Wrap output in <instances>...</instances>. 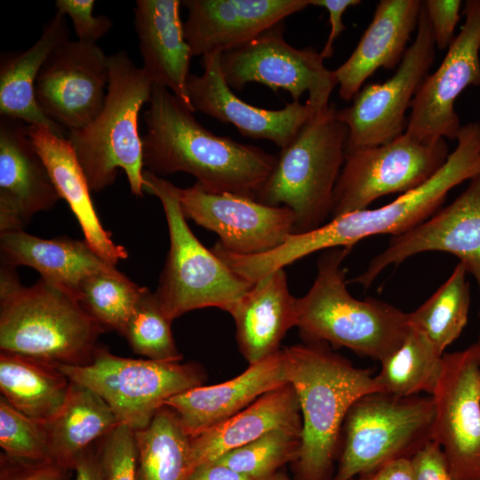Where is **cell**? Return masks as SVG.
Segmentation results:
<instances>
[{
  "instance_id": "obj_1",
  "label": "cell",
  "mask_w": 480,
  "mask_h": 480,
  "mask_svg": "<svg viewBox=\"0 0 480 480\" xmlns=\"http://www.w3.org/2000/svg\"><path fill=\"white\" fill-rule=\"evenodd\" d=\"M193 113L168 89L153 85L143 114L146 133L141 140L146 170L162 178L187 172L207 192L255 199L277 156L212 133Z\"/></svg>"
},
{
  "instance_id": "obj_2",
  "label": "cell",
  "mask_w": 480,
  "mask_h": 480,
  "mask_svg": "<svg viewBox=\"0 0 480 480\" xmlns=\"http://www.w3.org/2000/svg\"><path fill=\"white\" fill-rule=\"evenodd\" d=\"M281 350L302 419L300 452L292 463L296 480H332L349 408L380 388L372 371L354 366L328 343L304 342Z\"/></svg>"
},
{
  "instance_id": "obj_3",
  "label": "cell",
  "mask_w": 480,
  "mask_h": 480,
  "mask_svg": "<svg viewBox=\"0 0 480 480\" xmlns=\"http://www.w3.org/2000/svg\"><path fill=\"white\" fill-rule=\"evenodd\" d=\"M0 349L52 364L84 365L105 329L68 290L42 277L23 286L1 262Z\"/></svg>"
},
{
  "instance_id": "obj_4",
  "label": "cell",
  "mask_w": 480,
  "mask_h": 480,
  "mask_svg": "<svg viewBox=\"0 0 480 480\" xmlns=\"http://www.w3.org/2000/svg\"><path fill=\"white\" fill-rule=\"evenodd\" d=\"M352 248L326 250L316 279L297 298V324L304 342H325L380 362L405 340L408 313L379 300L354 298L347 289L343 261Z\"/></svg>"
},
{
  "instance_id": "obj_5",
  "label": "cell",
  "mask_w": 480,
  "mask_h": 480,
  "mask_svg": "<svg viewBox=\"0 0 480 480\" xmlns=\"http://www.w3.org/2000/svg\"><path fill=\"white\" fill-rule=\"evenodd\" d=\"M109 77L104 105L88 125L70 131L68 139L91 191L112 185L122 169L131 192L144 196L142 140L139 115L151 97L153 84L125 51L108 56Z\"/></svg>"
},
{
  "instance_id": "obj_6",
  "label": "cell",
  "mask_w": 480,
  "mask_h": 480,
  "mask_svg": "<svg viewBox=\"0 0 480 480\" xmlns=\"http://www.w3.org/2000/svg\"><path fill=\"white\" fill-rule=\"evenodd\" d=\"M334 103L316 112L277 156L255 200L287 206L295 215L292 233H305L331 218L332 195L346 157L348 128Z\"/></svg>"
},
{
  "instance_id": "obj_7",
  "label": "cell",
  "mask_w": 480,
  "mask_h": 480,
  "mask_svg": "<svg viewBox=\"0 0 480 480\" xmlns=\"http://www.w3.org/2000/svg\"><path fill=\"white\" fill-rule=\"evenodd\" d=\"M144 190L164 208L170 249L155 295L172 322L183 314L208 307L231 314L253 284L230 269L193 234L183 215L175 187L145 170Z\"/></svg>"
},
{
  "instance_id": "obj_8",
  "label": "cell",
  "mask_w": 480,
  "mask_h": 480,
  "mask_svg": "<svg viewBox=\"0 0 480 480\" xmlns=\"http://www.w3.org/2000/svg\"><path fill=\"white\" fill-rule=\"evenodd\" d=\"M456 148L443 167L420 187L400 195L389 204L331 219L300 236L307 254L336 247H348L377 235L405 233L427 220L447 194L467 180L480 175V123L461 126Z\"/></svg>"
},
{
  "instance_id": "obj_9",
  "label": "cell",
  "mask_w": 480,
  "mask_h": 480,
  "mask_svg": "<svg viewBox=\"0 0 480 480\" xmlns=\"http://www.w3.org/2000/svg\"><path fill=\"white\" fill-rule=\"evenodd\" d=\"M434 417L431 396H362L345 417L332 480H350L390 460L412 459L431 440Z\"/></svg>"
},
{
  "instance_id": "obj_10",
  "label": "cell",
  "mask_w": 480,
  "mask_h": 480,
  "mask_svg": "<svg viewBox=\"0 0 480 480\" xmlns=\"http://www.w3.org/2000/svg\"><path fill=\"white\" fill-rule=\"evenodd\" d=\"M54 365L71 381L98 394L119 423L134 432L147 428L167 399L207 379L196 363L126 358L101 348L87 364Z\"/></svg>"
},
{
  "instance_id": "obj_11",
  "label": "cell",
  "mask_w": 480,
  "mask_h": 480,
  "mask_svg": "<svg viewBox=\"0 0 480 480\" xmlns=\"http://www.w3.org/2000/svg\"><path fill=\"white\" fill-rule=\"evenodd\" d=\"M449 155L444 139L425 143L405 132L388 143L346 153L331 219L367 209L383 196L415 189L443 167Z\"/></svg>"
},
{
  "instance_id": "obj_12",
  "label": "cell",
  "mask_w": 480,
  "mask_h": 480,
  "mask_svg": "<svg viewBox=\"0 0 480 480\" xmlns=\"http://www.w3.org/2000/svg\"><path fill=\"white\" fill-rule=\"evenodd\" d=\"M435 47L421 4L415 39L395 74L383 83L366 84L350 106L337 109V118L348 128L346 153L388 143L405 132V112L434 63Z\"/></svg>"
},
{
  "instance_id": "obj_13",
  "label": "cell",
  "mask_w": 480,
  "mask_h": 480,
  "mask_svg": "<svg viewBox=\"0 0 480 480\" xmlns=\"http://www.w3.org/2000/svg\"><path fill=\"white\" fill-rule=\"evenodd\" d=\"M220 69L231 89L241 91L260 83L274 92H290L293 101L308 93L307 102L318 112L329 107L338 84L334 70L326 68L315 49H297L284 38V21L249 43L220 54Z\"/></svg>"
},
{
  "instance_id": "obj_14",
  "label": "cell",
  "mask_w": 480,
  "mask_h": 480,
  "mask_svg": "<svg viewBox=\"0 0 480 480\" xmlns=\"http://www.w3.org/2000/svg\"><path fill=\"white\" fill-rule=\"evenodd\" d=\"M431 440L443 449L456 480H480V351L476 342L445 353L430 395Z\"/></svg>"
},
{
  "instance_id": "obj_15",
  "label": "cell",
  "mask_w": 480,
  "mask_h": 480,
  "mask_svg": "<svg viewBox=\"0 0 480 480\" xmlns=\"http://www.w3.org/2000/svg\"><path fill=\"white\" fill-rule=\"evenodd\" d=\"M465 22L441 65L428 74L411 104L405 133L425 143L454 140L461 125L454 103L469 85H480V0L465 3Z\"/></svg>"
},
{
  "instance_id": "obj_16",
  "label": "cell",
  "mask_w": 480,
  "mask_h": 480,
  "mask_svg": "<svg viewBox=\"0 0 480 480\" xmlns=\"http://www.w3.org/2000/svg\"><path fill=\"white\" fill-rule=\"evenodd\" d=\"M108 77V56L97 44L67 40L39 71L35 84L37 105L66 131L84 128L104 105Z\"/></svg>"
},
{
  "instance_id": "obj_17",
  "label": "cell",
  "mask_w": 480,
  "mask_h": 480,
  "mask_svg": "<svg viewBox=\"0 0 480 480\" xmlns=\"http://www.w3.org/2000/svg\"><path fill=\"white\" fill-rule=\"evenodd\" d=\"M186 219L214 232L228 252L254 255L279 246L293 232L295 215L287 206H269L230 193H211L196 183L175 187Z\"/></svg>"
},
{
  "instance_id": "obj_18",
  "label": "cell",
  "mask_w": 480,
  "mask_h": 480,
  "mask_svg": "<svg viewBox=\"0 0 480 480\" xmlns=\"http://www.w3.org/2000/svg\"><path fill=\"white\" fill-rule=\"evenodd\" d=\"M430 251L458 257L476 279L480 294V175L471 179L468 187L449 205L415 228L392 236L388 247L353 282L368 288L389 265Z\"/></svg>"
},
{
  "instance_id": "obj_19",
  "label": "cell",
  "mask_w": 480,
  "mask_h": 480,
  "mask_svg": "<svg viewBox=\"0 0 480 480\" xmlns=\"http://www.w3.org/2000/svg\"><path fill=\"white\" fill-rule=\"evenodd\" d=\"M220 54L213 52L202 56L204 72L188 76L187 91L195 110L233 124L244 136L270 140L281 149L287 147L317 111L307 101H292L272 110L242 100L223 77Z\"/></svg>"
},
{
  "instance_id": "obj_20",
  "label": "cell",
  "mask_w": 480,
  "mask_h": 480,
  "mask_svg": "<svg viewBox=\"0 0 480 480\" xmlns=\"http://www.w3.org/2000/svg\"><path fill=\"white\" fill-rule=\"evenodd\" d=\"M184 36L192 56L238 48L300 12L310 0H184Z\"/></svg>"
},
{
  "instance_id": "obj_21",
  "label": "cell",
  "mask_w": 480,
  "mask_h": 480,
  "mask_svg": "<svg viewBox=\"0 0 480 480\" xmlns=\"http://www.w3.org/2000/svg\"><path fill=\"white\" fill-rule=\"evenodd\" d=\"M61 199L27 124L0 118V233L23 230L33 216Z\"/></svg>"
},
{
  "instance_id": "obj_22",
  "label": "cell",
  "mask_w": 480,
  "mask_h": 480,
  "mask_svg": "<svg viewBox=\"0 0 480 480\" xmlns=\"http://www.w3.org/2000/svg\"><path fill=\"white\" fill-rule=\"evenodd\" d=\"M282 350L252 364L236 377L215 385L197 386L167 399L193 437L229 419L268 391L286 383Z\"/></svg>"
},
{
  "instance_id": "obj_23",
  "label": "cell",
  "mask_w": 480,
  "mask_h": 480,
  "mask_svg": "<svg viewBox=\"0 0 480 480\" xmlns=\"http://www.w3.org/2000/svg\"><path fill=\"white\" fill-rule=\"evenodd\" d=\"M180 6V0H138L134 27L146 76L153 85L168 89L196 112L187 91L193 56L185 39Z\"/></svg>"
},
{
  "instance_id": "obj_24",
  "label": "cell",
  "mask_w": 480,
  "mask_h": 480,
  "mask_svg": "<svg viewBox=\"0 0 480 480\" xmlns=\"http://www.w3.org/2000/svg\"><path fill=\"white\" fill-rule=\"evenodd\" d=\"M422 1L380 0L372 22L349 58L334 70L339 95L350 100L367 78L380 68L399 66L418 26Z\"/></svg>"
},
{
  "instance_id": "obj_25",
  "label": "cell",
  "mask_w": 480,
  "mask_h": 480,
  "mask_svg": "<svg viewBox=\"0 0 480 480\" xmlns=\"http://www.w3.org/2000/svg\"><path fill=\"white\" fill-rule=\"evenodd\" d=\"M28 136L42 157L60 196L79 222L84 240L106 262L116 264L128 257L104 229L91 198V188L68 139L44 125L27 124Z\"/></svg>"
},
{
  "instance_id": "obj_26",
  "label": "cell",
  "mask_w": 480,
  "mask_h": 480,
  "mask_svg": "<svg viewBox=\"0 0 480 480\" xmlns=\"http://www.w3.org/2000/svg\"><path fill=\"white\" fill-rule=\"evenodd\" d=\"M238 348L249 364L278 352L286 332L297 324V298L284 268L255 282L230 314Z\"/></svg>"
},
{
  "instance_id": "obj_27",
  "label": "cell",
  "mask_w": 480,
  "mask_h": 480,
  "mask_svg": "<svg viewBox=\"0 0 480 480\" xmlns=\"http://www.w3.org/2000/svg\"><path fill=\"white\" fill-rule=\"evenodd\" d=\"M280 428L302 431L298 396L289 382L263 394L229 419L190 437L193 467L216 460L228 452Z\"/></svg>"
},
{
  "instance_id": "obj_28",
  "label": "cell",
  "mask_w": 480,
  "mask_h": 480,
  "mask_svg": "<svg viewBox=\"0 0 480 480\" xmlns=\"http://www.w3.org/2000/svg\"><path fill=\"white\" fill-rule=\"evenodd\" d=\"M2 262L24 265L41 277L76 296L81 283L91 275L113 267L84 240L69 237L44 239L23 230L0 233ZM116 267V266H115Z\"/></svg>"
},
{
  "instance_id": "obj_29",
  "label": "cell",
  "mask_w": 480,
  "mask_h": 480,
  "mask_svg": "<svg viewBox=\"0 0 480 480\" xmlns=\"http://www.w3.org/2000/svg\"><path fill=\"white\" fill-rule=\"evenodd\" d=\"M66 16L56 12L44 25L42 34L28 50L5 56L0 64V114L27 124L44 125L63 136L64 128L50 120L40 109L35 84L44 63L60 44L69 40Z\"/></svg>"
},
{
  "instance_id": "obj_30",
  "label": "cell",
  "mask_w": 480,
  "mask_h": 480,
  "mask_svg": "<svg viewBox=\"0 0 480 480\" xmlns=\"http://www.w3.org/2000/svg\"><path fill=\"white\" fill-rule=\"evenodd\" d=\"M119 424L111 408L98 394L71 381L62 408L44 425L52 460L74 470L83 454Z\"/></svg>"
},
{
  "instance_id": "obj_31",
  "label": "cell",
  "mask_w": 480,
  "mask_h": 480,
  "mask_svg": "<svg viewBox=\"0 0 480 480\" xmlns=\"http://www.w3.org/2000/svg\"><path fill=\"white\" fill-rule=\"evenodd\" d=\"M71 380L54 364L1 351L0 390L15 409L46 425L66 402Z\"/></svg>"
},
{
  "instance_id": "obj_32",
  "label": "cell",
  "mask_w": 480,
  "mask_h": 480,
  "mask_svg": "<svg viewBox=\"0 0 480 480\" xmlns=\"http://www.w3.org/2000/svg\"><path fill=\"white\" fill-rule=\"evenodd\" d=\"M134 434L137 480H189L190 436L170 407L163 405L148 426Z\"/></svg>"
},
{
  "instance_id": "obj_33",
  "label": "cell",
  "mask_w": 480,
  "mask_h": 480,
  "mask_svg": "<svg viewBox=\"0 0 480 480\" xmlns=\"http://www.w3.org/2000/svg\"><path fill=\"white\" fill-rule=\"evenodd\" d=\"M444 354L424 333L410 327L403 344L380 362V371L374 376L380 391L396 396L431 395Z\"/></svg>"
},
{
  "instance_id": "obj_34",
  "label": "cell",
  "mask_w": 480,
  "mask_h": 480,
  "mask_svg": "<svg viewBox=\"0 0 480 480\" xmlns=\"http://www.w3.org/2000/svg\"><path fill=\"white\" fill-rule=\"evenodd\" d=\"M467 273L460 262L422 305L408 313L409 326L424 333L443 352L459 338L468 323L470 289Z\"/></svg>"
},
{
  "instance_id": "obj_35",
  "label": "cell",
  "mask_w": 480,
  "mask_h": 480,
  "mask_svg": "<svg viewBox=\"0 0 480 480\" xmlns=\"http://www.w3.org/2000/svg\"><path fill=\"white\" fill-rule=\"evenodd\" d=\"M142 291L113 266L84 279L76 297L104 329L123 335Z\"/></svg>"
},
{
  "instance_id": "obj_36",
  "label": "cell",
  "mask_w": 480,
  "mask_h": 480,
  "mask_svg": "<svg viewBox=\"0 0 480 480\" xmlns=\"http://www.w3.org/2000/svg\"><path fill=\"white\" fill-rule=\"evenodd\" d=\"M300 447V432L280 428L231 450L213 461L255 480H265L286 463L295 462Z\"/></svg>"
},
{
  "instance_id": "obj_37",
  "label": "cell",
  "mask_w": 480,
  "mask_h": 480,
  "mask_svg": "<svg viewBox=\"0 0 480 480\" xmlns=\"http://www.w3.org/2000/svg\"><path fill=\"white\" fill-rule=\"evenodd\" d=\"M172 321L163 312L155 292L143 287L140 298L130 316L123 336L132 349L159 362H181L171 330Z\"/></svg>"
},
{
  "instance_id": "obj_38",
  "label": "cell",
  "mask_w": 480,
  "mask_h": 480,
  "mask_svg": "<svg viewBox=\"0 0 480 480\" xmlns=\"http://www.w3.org/2000/svg\"><path fill=\"white\" fill-rule=\"evenodd\" d=\"M0 446L4 454L25 461H53L45 426L28 418L1 396Z\"/></svg>"
},
{
  "instance_id": "obj_39",
  "label": "cell",
  "mask_w": 480,
  "mask_h": 480,
  "mask_svg": "<svg viewBox=\"0 0 480 480\" xmlns=\"http://www.w3.org/2000/svg\"><path fill=\"white\" fill-rule=\"evenodd\" d=\"M101 480H137L134 431L119 424L96 444Z\"/></svg>"
},
{
  "instance_id": "obj_40",
  "label": "cell",
  "mask_w": 480,
  "mask_h": 480,
  "mask_svg": "<svg viewBox=\"0 0 480 480\" xmlns=\"http://www.w3.org/2000/svg\"><path fill=\"white\" fill-rule=\"evenodd\" d=\"M94 4L93 0H57L55 2L56 12L71 19L79 41L97 44L114 25L109 17L92 14Z\"/></svg>"
},
{
  "instance_id": "obj_41",
  "label": "cell",
  "mask_w": 480,
  "mask_h": 480,
  "mask_svg": "<svg viewBox=\"0 0 480 480\" xmlns=\"http://www.w3.org/2000/svg\"><path fill=\"white\" fill-rule=\"evenodd\" d=\"M70 471L54 461H25L1 454L0 480H68Z\"/></svg>"
},
{
  "instance_id": "obj_42",
  "label": "cell",
  "mask_w": 480,
  "mask_h": 480,
  "mask_svg": "<svg viewBox=\"0 0 480 480\" xmlns=\"http://www.w3.org/2000/svg\"><path fill=\"white\" fill-rule=\"evenodd\" d=\"M422 4L430 22L436 46L441 50L448 49L455 37L461 1L427 0L422 1Z\"/></svg>"
},
{
  "instance_id": "obj_43",
  "label": "cell",
  "mask_w": 480,
  "mask_h": 480,
  "mask_svg": "<svg viewBox=\"0 0 480 480\" xmlns=\"http://www.w3.org/2000/svg\"><path fill=\"white\" fill-rule=\"evenodd\" d=\"M415 480H456L441 446L430 440L412 458Z\"/></svg>"
},
{
  "instance_id": "obj_44",
  "label": "cell",
  "mask_w": 480,
  "mask_h": 480,
  "mask_svg": "<svg viewBox=\"0 0 480 480\" xmlns=\"http://www.w3.org/2000/svg\"><path fill=\"white\" fill-rule=\"evenodd\" d=\"M360 4L361 1L359 0H310L311 5L324 7L329 13L331 30L327 41L320 52L324 60L332 57L334 42L346 28V26L342 22L343 13L348 7Z\"/></svg>"
},
{
  "instance_id": "obj_45",
  "label": "cell",
  "mask_w": 480,
  "mask_h": 480,
  "mask_svg": "<svg viewBox=\"0 0 480 480\" xmlns=\"http://www.w3.org/2000/svg\"><path fill=\"white\" fill-rule=\"evenodd\" d=\"M350 480H415L412 459L390 460Z\"/></svg>"
},
{
  "instance_id": "obj_46",
  "label": "cell",
  "mask_w": 480,
  "mask_h": 480,
  "mask_svg": "<svg viewBox=\"0 0 480 480\" xmlns=\"http://www.w3.org/2000/svg\"><path fill=\"white\" fill-rule=\"evenodd\" d=\"M189 480H255L217 461L201 464L194 468Z\"/></svg>"
},
{
  "instance_id": "obj_47",
  "label": "cell",
  "mask_w": 480,
  "mask_h": 480,
  "mask_svg": "<svg viewBox=\"0 0 480 480\" xmlns=\"http://www.w3.org/2000/svg\"><path fill=\"white\" fill-rule=\"evenodd\" d=\"M74 470L76 480H101L96 444L83 454Z\"/></svg>"
},
{
  "instance_id": "obj_48",
  "label": "cell",
  "mask_w": 480,
  "mask_h": 480,
  "mask_svg": "<svg viewBox=\"0 0 480 480\" xmlns=\"http://www.w3.org/2000/svg\"><path fill=\"white\" fill-rule=\"evenodd\" d=\"M265 480H291L284 473L276 472L275 475Z\"/></svg>"
},
{
  "instance_id": "obj_49",
  "label": "cell",
  "mask_w": 480,
  "mask_h": 480,
  "mask_svg": "<svg viewBox=\"0 0 480 480\" xmlns=\"http://www.w3.org/2000/svg\"><path fill=\"white\" fill-rule=\"evenodd\" d=\"M476 344L479 348V351H480V332H479V335H478V339H477V341H476Z\"/></svg>"
}]
</instances>
